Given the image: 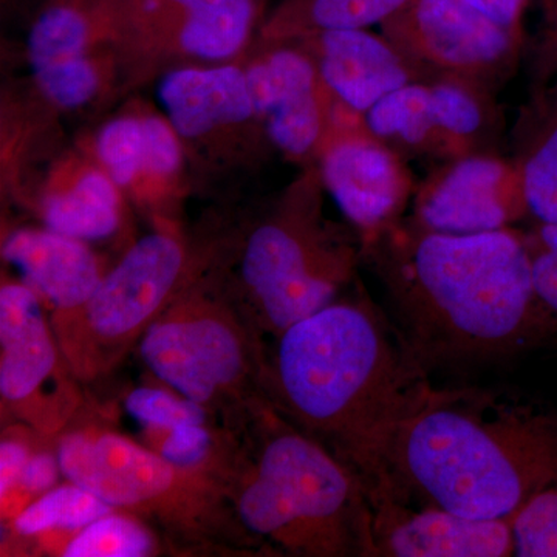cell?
Masks as SVG:
<instances>
[{
	"mask_svg": "<svg viewBox=\"0 0 557 557\" xmlns=\"http://www.w3.org/2000/svg\"><path fill=\"white\" fill-rule=\"evenodd\" d=\"M410 350L428 373L502 361L557 339L539 302L525 233L429 230L410 215L362 240Z\"/></svg>",
	"mask_w": 557,
	"mask_h": 557,
	"instance_id": "cell-1",
	"label": "cell"
},
{
	"mask_svg": "<svg viewBox=\"0 0 557 557\" xmlns=\"http://www.w3.org/2000/svg\"><path fill=\"white\" fill-rule=\"evenodd\" d=\"M263 391L369 493L392 438L437 388L394 319L361 289L300 319L271 344Z\"/></svg>",
	"mask_w": 557,
	"mask_h": 557,
	"instance_id": "cell-2",
	"label": "cell"
},
{
	"mask_svg": "<svg viewBox=\"0 0 557 557\" xmlns=\"http://www.w3.org/2000/svg\"><path fill=\"white\" fill-rule=\"evenodd\" d=\"M557 480V412L482 388H437L388 445L368 493L512 519Z\"/></svg>",
	"mask_w": 557,
	"mask_h": 557,
	"instance_id": "cell-3",
	"label": "cell"
},
{
	"mask_svg": "<svg viewBox=\"0 0 557 557\" xmlns=\"http://www.w3.org/2000/svg\"><path fill=\"white\" fill-rule=\"evenodd\" d=\"M219 479L252 556L376 557L358 475L273 406L237 426Z\"/></svg>",
	"mask_w": 557,
	"mask_h": 557,
	"instance_id": "cell-4",
	"label": "cell"
},
{
	"mask_svg": "<svg viewBox=\"0 0 557 557\" xmlns=\"http://www.w3.org/2000/svg\"><path fill=\"white\" fill-rule=\"evenodd\" d=\"M62 475L152 528L175 556H252L219 475L172 465L108 424L78 418L54 442Z\"/></svg>",
	"mask_w": 557,
	"mask_h": 557,
	"instance_id": "cell-5",
	"label": "cell"
},
{
	"mask_svg": "<svg viewBox=\"0 0 557 557\" xmlns=\"http://www.w3.org/2000/svg\"><path fill=\"white\" fill-rule=\"evenodd\" d=\"M149 372L234 428L267 405L269 344L226 285L188 282L139 341Z\"/></svg>",
	"mask_w": 557,
	"mask_h": 557,
	"instance_id": "cell-6",
	"label": "cell"
},
{
	"mask_svg": "<svg viewBox=\"0 0 557 557\" xmlns=\"http://www.w3.org/2000/svg\"><path fill=\"white\" fill-rule=\"evenodd\" d=\"M304 186L242 249L231 295L269 347L300 319L338 299L362 260V239L322 219L317 190Z\"/></svg>",
	"mask_w": 557,
	"mask_h": 557,
	"instance_id": "cell-7",
	"label": "cell"
},
{
	"mask_svg": "<svg viewBox=\"0 0 557 557\" xmlns=\"http://www.w3.org/2000/svg\"><path fill=\"white\" fill-rule=\"evenodd\" d=\"M186 251L168 233L135 242L75 309L51 311L65 364L83 386L116 372L152 322L188 285Z\"/></svg>",
	"mask_w": 557,
	"mask_h": 557,
	"instance_id": "cell-8",
	"label": "cell"
},
{
	"mask_svg": "<svg viewBox=\"0 0 557 557\" xmlns=\"http://www.w3.org/2000/svg\"><path fill=\"white\" fill-rule=\"evenodd\" d=\"M380 28L420 79L463 81L494 94L511 79L523 54V33L469 0H412Z\"/></svg>",
	"mask_w": 557,
	"mask_h": 557,
	"instance_id": "cell-9",
	"label": "cell"
},
{
	"mask_svg": "<svg viewBox=\"0 0 557 557\" xmlns=\"http://www.w3.org/2000/svg\"><path fill=\"white\" fill-rule=\"evenodd\" d=\"M364 121L405 160L446 163L502 152L505 141L497 94L463 81H413L373 106Z\"/></svg>",
	"mask_w": 557,
	"mask_h": 557,
	"instance_id": "cell-10",
	"label": "cell"
},
{
	"mask_svg": "<svg viewBox=\"0 0 557 557\" xmlns=\"http://www.w3.org/2000/svg\"><path fill=\"white\" fill-rule=\"evenodd\" d=\"M78 380L54 338L42 299L27 284L0 288V398L3 413L54 440L79 417Z\"/></svg>",
	"mask_w": 557,
	"mask_h": 557,
	"instance_id": "cell-11",
	"label": "cell"
},
{
	"mask_svg": "<svg viewBox=\"0 0 557 557\" xmlns=\"http://www.w3.org/2000/svg\"><path fill=\"white\" fill-rule=\"evenodd\" d=\"M409 215L440 233L479 234L515 228L530 209L515 160L475 153L440 163L417 186Z\"/></svg>",
	"mask_w": 557,
	"mask_h": 557,
	"instance_id": "cell-12",
	"label": "cell"
},
{
	"mask_svg": "<svg viewBox=\"0 0 557 557\" xmlns=\"http://www.w3.org/2000/svg\"><path fill=\"white\" fill-rule=\"evenodd\" d=\"M321 183L362 240L405 218L417 189L406 160L369 131L364 116L336 131L322 153Z\"/></svg>",
	"mask_w": 557,
	"mask_h": 557,
	"instance_id": "cell-13",
	"label": "cell"
},
{
	"mask_svg": "<svg viewBox=\"0 0 557 557\" xmlns=\"http://www.w3.org/2000/svg\"><path fill=\"white\" fill-rule=\"evenodd\" d=\"M376 557L515 556L512 519H478L395 498L370 500Z\"/></svg>",
	"mask_w": 557,
	"mask_h": 557,
	"instance_id": "cell-14",
	"label": "cell"
},
{
	"mask_svg": "<svg viewBox=\"0 0 557 557\" xmlns=\"http://www.w3.org/2000/svg\"><path fill=\"white\" fill-rule=\"evenodd\" d=\"M256 115L282 152L307 157L318 148L327 129V89L306 51L282 47L267 54L247 72Z\"/></svg>",
	"mask_w": 557,
	"mask_h": 557,
	"instance_id": "cell-15",
	"label": "cell"
},
{
	"mask_svg": "<svg viewBox=\"0 0 557 557\" xmlns=\"http://www.w3.org/2000/svg\"><path fill=\"white\" fill-rule=\"evenodd\" d=\"M309 58L330 94L354 112L368 113L395 90L420 81L391 40L368 28L306 36Z\"/></svg>",
	"mask_w": 557,
	"mask_h": 557,
	"instance_id": "cell-16",
	"label": "cell"
},
{
	"mask_svg": "<svg viewBox=\"0 0 557 557\" xmlns=\"http://www.w3.org/2000/svg\"><path fill=\"white\" fill-rule=\"evenodd\" d=\"M91 20L73 3L44 11L28 36V60L40 91L53 104L81 108L98 90V73L87 58Z\"/></svg>",
	"mask_w": 557,
	"mask_h": 557,
	"instance_id": "cell-17",
	"label": "cell"
},
{
	"mask_svg": "<svg viewBox=\"0 0 557 557\" xmlns=\"http://www.w3.org/2000/svg\"><path fill=\"white\" fill-rule=\"evenodd\" d=\"M2 255L51 311L86 302L104 276L83 240L49 228L14 231L3 242Z\"/></svg>",
	"mask_w": 557,
	"mask_h": 557,
	"instance_id": "cell-18",
	"label": "cell"
},
{
	"mask_svg": "<svg viewBox=\"0 0 557 557\" xmlns=\"http://www.w3.org/2000/svg\"><path fill=\"white\" fill-rule=\"evenodd\" d=\"M159 97L171 126L185 138L256 115L247 72L233 65L175 70L161 81Z\"/></svg>",
	"mask_w": 557,
	"mask_h": 557,
	"instance_id": "cell-19",
	"label": "cell"
},
{
	"mask_svg": "<svg viewBox=\"0 0 557 557\" xmlns=\"http://www.w3.org/2000/svg\"><path fill=\"white\" fill-rule=\"evenodd\" d=\"M511 149L530 218L557 223V76L544 89L530 91L512 127Z\"/></svg>",
	"mask_w": 557,
	"mask_h": 557,
	"instance_id": "cell-20",
	"label": "cell"
},
{
	"mask_svg": "<svg viewBox=\"0 0 557 557\" xmlns=\"http://www.w3.org/2000/svg\"><path fill=\"white\" fill-rule=\"evenodd\" d=\"M168 22L177 28L180 47L208 61L228 60L247 40L255 0H164Z\"/></svg>",
	"mask_w": 557,
	"mask_h": 557,
	"instance_id": "cell-21",
	"label": "cell"
},
{
	"mask_svg": "<svg viewBox=\"0 0 557 557\" xmlns=\"http://www.w3.org/2000/svg\"><path fill=\"white\" fill-rule=\"evenodd\" d=\"M116 183L102 172L81 175L72 188L44 203L47 228L78 240H102L119 230L121 207Z\"/></svg>",
	"mask_w": 557,
	"mask_h": 557,
	"instance_id": "cell-22",
	"label": "cell"
},
{
	"mask_svg": "<svg viewBox=\"0 0 557 557\" xmlns=\"http://www.w3.org/2000/svg\"><path fill=\"white\" fill-rule=\"evenodd\" d=\"M97 153L119 186L131 185L143 172L159 175L168 156L163 121L157 116L110 121L98 135Z\"/></svg>",
	"mask_w": 557,
	"mask_h": 557,
	"instance_id": "cell-23",
	"label": "cell"
},
{
	"mask_svg": "<svg viewBox=\"0 0 557 557\" xmlns=\"http://www.w3.org/2000/svg\"><path fill=\"white\" fill-rule=\"evenodd\" d=\"M412 0H287L274 16V35L309 36L383 25Z\"/></svg>",
	"mask_w": 557,
	"mask_h": 557,
	"instance_id": "cell-24",
	"label": "cell"
},
{
	"mask_svg": "<svg viewBox=\"0 0 557 557\" xmlns=\"http://www.w3.org/2000/svg\"><path fill=\"white\" fill-rule=\"evenodd\" d=\"M112 511L115 509L86 487L69 482L36 498L11 520L9 527L17 539L40 541L60 536L69 542L84 527Z\"/></svg>",
	"mask_w": 557,
	"mask_h": 557,
	"instance_id": "cell-25",
	"label": "cell"
},
{
	"mask_svg": "<svg viewBox=\"0 0 557 557\" xmlns=\"http://www.w3.org/2000/svg\"><path fill=\"white\" fill-rule=\"evenodd\" d=\"M163 548V541L152 528L115 509L78 531L60 556L149 557L160 555Z\"/></svg>",
	"mask_w": 557,
	"mask_h": 557,
	"instance_id": "cell-26",
	"label": "cell"
},
{
	"mask_svg": "<svg viewBox=\"0 0 557 557\" xmlns=\"http://www.w3.org/2000/svg\"><path fill=\"white\" fill-rule=\"evenodd\" d=\"M143 443L177 467L219 475L228 454L231 432L219 424L178 428H145Z\"/></svg>",
	"mask_w": 557,
	"mask_h": 557,
	"instance_id": "cell-27",
	"label": "cell"
},
{
	"mask_svg": "<svg viewBox=\"0 0 557 557\" xmlns=\"http://www.w3.org/2000/svg\"><path fill=\"white\" fill-rule=\"evenodd\" d=\"M124 408L145 428H178L189 424H218L203 406L175 391L137 387L124 398Z\"/></svg>",
	"mask_w": 557,
	"mask_h": 557,
	"instance_id": "cell-28",
	"label": "cell"
},
{
	"mask_svg": "<svg viewBox=\"0 0 557 557\" xmlns=\"http://www.w3.org/2000/svg\"><path fill=\"white\" fill-rule=\"evenodd\" d=\"M515 556L557 557V480L512 518Z\"/></svg>",
	"mask_w": 557,
	"mask_h": 557,
	"instance_id": "cell-29",
	"label": "cell"
},
{
	"mask_svg": "<svg viewBox=\"0 0 557 557\" xmlns=\"http://www.w3.org/2000/svg\"><path fill=\"white\" fill-rule=\"evenodd\" d=\"M60 475H62V471L54 446L53 449L33 453L30 460L22 469L16 486L5 497L0 498L3 522L7 519V522L10 523L32 502L53 490Z\"/></svg>",
	"mask_w": 557,
	"mask_h": 557,
	"instance_id": "cell-30",
	"label": "cell"
},
{
	"mask_svg": "<svg viewBox=\"0 0 557 557\" xmlns=\"http://www.w3.org/2000/svg\"><path fill=\"white\" fill-rule=\"evenodd\" d=\"M537 3L541 24L528 53L530 91L544 89L557 76V0H537Z\"/></svg>",
	"mask_w": 557,
	"mask_h": 557,
	"instance_id": "cell-31",
	"label": "cell"
},
{
	"mask_svg": "<svg viewBox=\"0 0 557 557\" xmlns=\"http://www.w3.org/2000/svg\"><path fill=\"white\" fill-rule=\"evenodd\" d=\"M531 281L539 302L557 322V251L531 239L525 233Z\"/></svg>",
	"mask_w": 557,
	"mask_h": 557,
	"instance_id": "cell-32",
	"label": "cell"
},
{
	"mask_svg": "<svg viewBox=\"0 0 557 557\" xmlns=\"http://www.w3.org/2000/svg\"><path fill=\"white\" fill-rule=\"evenodd\" d=\"M33 448L30 442L20 434L3 435L0 442V498L16 486L22 469L30 460Z\"/></svg>",
	"mask_w": 557,
	"mask_h": 557,
	"instance_id": "cell-33",
	"label": "cell"
},
{
	"mask_svg": "<svg viewBox=\"0 0 557 557\" xmlns=\"http://www.w3.org/2000/svg\"><path fill=\"white\" fill-rule=\"evenodd\" d=\"M469 2L505 27L523 33L522 21L528 0H469Z\"/></svg>",
	"mask_w": 557,
	"mask_h": 557,
	"instance_id": "cell-34",
	"label": "cell"
}]
</instances>
